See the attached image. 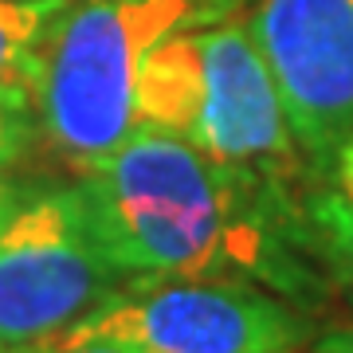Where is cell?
<instances>
[{
	"mask_svg": "<svg viewBox=\"0 0 353 353\" xmlns=\"http://www.w3.org/2000/svg\"><path fill=\"white\" fill-rule=\"evenodd\" d=\"M122 283L79 185H28L0 220V353L51 341Z\"/></svg>",
	"mask_w": 353,
	"mask_h": 353,
	"instance_id": "5",
	"label": "cell"
},
{
	"mask_svg": "<svg viewBox=\"0 0 353 353\" xmlns=\"http://www.w3.org/2000/svg\"><path fill=\"white\" fill-rule=\"evenodd\" d=\"M299 236L334 283L353 290V138L322 165V181L299 192Z\"/></svg>",
	"mask_w": 353,
	"mask_h": 353,
	"instance_id": "7",
	"label": "cell"
},
{
	"mask_svg": "<svg viewBox=\"0 0 353 353\" xmlns=\"http://www.w3.org/2000/svg\"><path fill=\"white\" fill-rule=\"evenodd\" d=\"M310 353H353V318L334 330H326V334H318Z\"/></svg>",
	"mask_w": 353,
	"mask_h": 353,
	"instance_id": "10",
	"label": "cell"
},
{
	"mask_svg": "<svg viewBox=\"0 0 353 353\" xmlns=\"http://www.w3.org/2000/svg\"><path fill=\"white\" fill-rule=\"evenodd\" d=\"M290 134L314 165L353 138V0H259L248 16Z\"/></svg>",
	"mask_w": 353,
	"mask_h": 353,
	"instance_id": "6",
	"label": "cell"
},
{
	"mask_svg": "<svg viewBox=\"0 0 353 353\" xmlns=\"http://www.w3.org/2000/svg\"><path fill=\"white\" fill-rule=\"evenodd\" d=\"M24 353H122L110 350V345H59V341H43V345H32Z\"/></svg>",
	"mask_w": 353,
	"mask_h": 353,
	"instance_id": "11",
	"label": "cell"
},
{
	"mask_svg": "<svg viewBox=\"0 0 353 353\" xmlns=\"http://www.w3.org/2000/svg\"><path fill=\"white\" fill-rule=\"evenodd\" d=\"M24 189H28L24 181H4V176H0V220L12 212V204L24 196Z\"/></svg>",
	"mask_w": 353,
	"mask_h": 353,
	"instance_id": "12",
	"label": "cell"
},
{
	"mask_svg": "<svg viewBox=\"0 0 353 353\" xmlns=\"http://www.w3.org/2000/svg\"><path fill=\"white\" fill-rule=\"evenodd\" d=\"M39 138V118L32 99L0 94V173H8Z\"/></svg>",
	"mask_w": 353,
	"mask_h": 353,
	"instance_id": "9",
	"label": "cell"
},
{
	"mask_svg": "<svg viewBox=\"0 0 353 353\" xmlns=\"http://www.w3.org/2000/svg\"><path fill=\"white\" fill-rule=\"evenodd\" d=\"M79 192L126 279H248L294 306L326 290L299 236V189L220 165L181 138L134 130L79 169Z\"/></svg>",
	"mask_w": 353,
	"mask_h": 353,
	"instance_id": "1",
	"label": "cell"
},
{
	"mask_svg": "<svg viewBox=\"0 0 353 353\" xmlns=\"http://www.w3.org/2000/svg\"><path fill=\"white\" fill-rule=\"evenodd\" d=\"M51 341L122 353H299L314 326L303 306L248 279H126Z\"/></svg>",
	"mask_w": 353,
	"mask_h": 353,
	"instance_id": "4",
	"label": "cell"
},
{
	"mask_svg": "<svg viewBox=\"0 0 353 353\" xmlns=\"http://www.w3.org/2000/svg\"><path fill=\"white\" fill-rule=\"evenodd\" d=\"M220 0H79L67 4L43 48L36 90L39 134L75 169H87L138 130V83L165 36L204 24Z\"/></svg>",
	"mask_w": 353,
	"mask_h": 353,
	"instance_id": "3",
	"label": "cell"
},
{
	"mask_svg": "<svg viewBox=\"0 0 353 353\" xmlns=\"http://www.w3.org/2000/svg\"><path fill=\"white\" fill-rule=\"evenodd\" d=\"M138 130L181 138L287 189L303 173L279 83L248 20H204L165 36L138 83Z\"/></svg>",
	"mask_w": 353,
	"mask_h": 353,
	"instance_id": "2",
	"label": "cell"
},
{
	"mask_svg": "<svg viewBox=\"0 0 353 353\" xmlns=\"http://www.w3.org/2000/svg\"><path fill=\"white\" fill-rule=\"evenodd\" d=\"M71 0H0V94L36 102L43 48Z\"/></svg>",
	"mask_w": 353,
	"mask_h": 353,
	"instance_id": "8",
	"label": "cell"
}]
</instances>
